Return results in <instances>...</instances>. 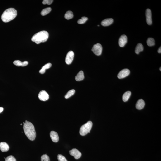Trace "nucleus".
Segmentation results:
<instances>
[{
	"instance_id": "f257e3e1",
	"label": "nucleus",
	"mask_w": 161,
	"mask_h": 161,
	"mask_svg": "<svg viewBox=\"0 0 161 161\" xmlns=\"http://www.w3.org/2000/svg\"><path fill=\"white\" fill-rule=\"evenodd\" d=\"M23 129L27 137L30 140L33 141L36 138V133L34 126L29 122H25L23 125Z\"/></svg>"
},
{
	"instance_id": "f03ea898",
	"label": "nucleus",
	"mask_w": 161,
	"mask_h": 161,
	"mask_svg": "<svg viewBox=\"0 0 161 161\" xmlns=\"http://www.w3.org/2000/svg\"><path fill=\"white\" fill-rule=\"evenodd\" d=\"M17 15V11L14 8H9L3 13L1 19L4 23H8L14 19Z\"/></svg>"
},
{
	"instance_id": "7ed1b4c3",
	"label": "nucleus",
	"mask_w": 161,
	"mask_h": 161,
	"mask_svg": "<svg viewBox=\"0 0 161 161\" xmlns=\"http://www.w3.org/2000/svg\"><path fill=\"white\" fill-rule=\"evenodd\" d=\"M48 37L49 34L47 31H42L34 35L31 38V40L36 44H38L46 41Z\"/></svg>"
},
{
	"instance_id": "20e7f679",
	"label": "nucleus",
	"mask_w": 161,
	"mask_h": 161,
	"mask_svg": "<svg viewBox=\"0 0 161 161\" xmlns=\"http://www.w3.org/2000/svg\"><path fill=\"white\" fill-rule=\"evenodd\" d=\"M93 123L91 121H89L87 123L82 125L80 128V134L82 136H85L88 133H90L91 129Z\"/></svg>"
},
{
	"instance_id": "39448f33",
	"label": "nucleus",
	"mask_w": 161,
	"mask_h": 161,
	"mask_svg": "<svg viewBox=\"0 0 161 161\" xmlns=\"http://www.w3.org/2000/svg\"><path fill=\"white\" fill-rule=\"evenodd\" d=\"M92 51L94 54L97 56H100L102 53V47L99 43H97L93 45Z\"/></svg>"
},
{
	"instance_id": "423d86ee",
	"label": "nucleus",
	"mask_w": 161,
	"mask_h": 161,
	"mask_svg": "<svg viewBox=\"0 0 161 161\" xmlns=\"http://www.w3.org/2000/svg\"><path fill=\"white\" fill-rule=\"evenodd\" d=\"M130 71L128 69H124L120 71L117 77L119 79H123L128 76L130 74Z\"/></svg>"
},
{
	"instance_id": "0eeeda50",
	"label": "nucleus",
	"mask_w": 161,
	"mask_h": 161,
	"mask_svg": "<svg viewBox=\"0 0 161 161\" xmlns=\"http://www.w3.org/2000/svg\"><path fill=\"white\" fill-rule=\"evenodd\" d=\"M38 97L41 101H46L48 99L49 95L46 91L43 90L39 92L38 94Z\"/></svg>"
},
{
	"instance_id": "6e6552de",
	"label": "nucleus",
	"mask_w": 161,
	"mask_h": 161,
	"mask_svg": "<svg viewBox=\"0 0 161 161\" xmlns=\"http://www.w3.org/2000/svg\"><path fill=\"white\" fill-rule=\"evenodd\" d=\"M74 57V53L73 51H70L67 53L65 58V62L67 65L71 64L73 61Z\"/></svg>"
},
{
	"instance_id": "1a4fd4ad",
	"label": "nucleus",
	"mask_w": 161,
	"mask_h": 161,
	"mask_svg": "<svg viewBox=\"0 0 161 161\" xmlns=\"http://www.w3.org/2000/svg\"><path fill=\"white\" fill-rule=\"evenodd\" d=\"M145 14L147 24L149 25H151L152 23V20L151 10L149 9H147L146 10Z\"/></svg>"
},
{
	"instance_id": "9d476101",
	"label": "nucleus",
	"mask_w": 161,
	"mask_h": 161,
	"mask_svg": "<svg viewBox=\"0 0 161 161\" xmlns=\"http://www.w3.org/2000/svg\"><path fill=\"white\" fill-rule=\"evenodd\" d=\"M70 154L74 156V158L78 159L81 157V153L76 149H73L69 151Z\"/></svg>"
},
{
	"instance_id": "9b49d317",
	"label": "nucleus",
	"mask_w": 161,
	"mask_h": 161,
	"mask_svg": "<svg viewBox=\"0 0 161 161\" xmlns=\"http://www.w3.org/2000/svg\"><path fill=\"white\" fill-rule=\"evenodd\" d=\"M128 38L125 35L121 36L119 40V45L120 47H123L127 44Z\"/></svg>"
},
{
	"instance_id": "f8f14e48",
	"label": "nucleus",
	"mask_w": 161,
	"mask_h": 161,
	"mask_svg": "<svg viewBox=\"0 0 161 161\" xmlns=\"http://www.w3.org/2000/svg\"><path fill=\"white\" fill-rule=\"evenodd\" d=\"M50 136L52 142L57 143L59 141V136L56 132L52 131L50 132Z\"/></svg>"
},
{
	"instance_id": "ddd939ff",
	"label": "nucleus",
	"mask_w": 161,
	"mask_h": 161,
	"mask_svg": "<svg viewBox=\"0 0 161 161\" xmlns=\"http://www.w3.org/2000/svg\"><path fill=\"white\" fill-rule=\"evenodd\" d=\"M145 105V103L142 99H140L137 101L136 104V107L138 110H141L144 108Z\"/></svg>"
},
{
	"instance_id": "4468645a",
	"label": "nucleus",
	"mask_w": 161,
	"mask_h": 161,
	"mask_svg": "<svg viewBox=\"0 0 161 161\" xmlns=\"http://www.w3.org/2000/svg\"><path fill=\"white\" fill-rule=\"evenodd\" d=\"M9 149V146L6 142H1L0 143V149L2 152L8 151Z\"/></svg>"
},
{
	"instance_id": "2eb2a0df",
	"label": "nucleus",
	"mask_w": 161,
	"mask_h": 161,
	"mask_svg": "<svg viewBox=\"0 0 161 161\" xmlns=\"http://www.w3.org/2000/svg\"><path fill=\"white\" fill-rule=\"evenodd\" d=\"M114 22V19H113L108 18L104 20L101 22V24L104 26H107L112 24Z\"/></svg>"
},
{
	"instance_id": "dca6fc26",
	"label": "nucleus",
	"mask_w": 161,
	"mask_h": 161,
	"mask_svg": "<svg viewBox=\"0 0 161 161\" xmlns=\"http://www.w3.org/2000/svg\"><path fill=\"white\" fill-rule=\"evenodd\" d=\"M13 63L17 66H24L28 65V62L27 61L22 62L19 60H16L14 61Z\"/></svg>"
},
{
	"instance_id": "f3484780",
	"label": "nucleus",
	"mask_w": 161,
	"mask_h": 161,
	"mask_svg": "<svg viewBox=\"0 0 161 161\" xmlns=\"http://www.w3.org/2000/svg\"><path fill=\"white\" fill-rule=\"evenodd\" d=\"M83 72L82 71H80L75 77L76 80L77 81H80L83 80L84 79Z\"/></svg>"
},
{
	"instance_id": "a211bd4d",
	"label": "nucleus",
	"mask_w": 161,
	"mask_h": 161,
	"mask_svg": "<svg viewBox=\"0 0 161 161\" xmlns=\"http://www.w3.org/2000/svg\"><path fill=\"white\" fill-rule=\"evenodd\" d=\"M51 66H52V64L51 63H49L45 64V65H44L42 67L41 69L39 71V72L40 73L42 74H44V73H45L46 70L50 68Z\"/></svg>"
},
{
	"instance_id": "6ab92c4d",
	"label": "nucleus",
	"mask_w": 161,
	"mask_h": 161,
	"mask_svg": "<svg viewBox=\"0 0 161 161\" xmlns=\"http://www.w3.org/2000/svg\"><path fill=\"white\" fill-rule=\"evenodd\" d=\"M131 95V92L130 91H128L126 92L123 94L122 97V99L124 102H127L129 99Z\"/></svg>"
},
{
	"instance_id": "aec40b11",
	"label": "nucleus",
	"mask_w": 161,
	"mask_h": 161,
	"mask_svg": "<svg viewBox=\"0 0 161 161\" xmlns=\"http://www.w3.org/2000/svg\"><path fill=\"white\" fill-rule=\"evenodd\" d=\"M143 50V46L140 43H138L136 46L135 49V52L137 54H138L140 52L142 51Z\"/></svg>"
},
{
	"instance_id": "412c9836",
	"label": "nucleus",
	"mask_w": 161,
	"mask_h": 161,
	"mask_svg": "<svg viewBox=\"0 0 161 161\" xmlns=\"http://www.w3.org/2000/svg\"><path fill=\"white\" fill-rule=\"evenodd\" d=\"M73 12L71 11H68L66 12L65 15V17L66 19L69 20L73 18Z\"/></svg>"
},
{
	"instance_id": "4be33fe9",
	"label": "nucleus",
	"mask_w": 161,
	"mask_h": 161,
	"mask_svg": "<svg viewBox=\"0 0 161 161\" xmlns=\"http://www.w3.org/2000/svg\"><path fill=\"white\" fill-rule=\"evenodd\" d=\"M147 45L149 46H152L155 45V41L153 38H149L147 41Z\"/></svg>"
},
{
	"instance_id": "5701e85b",
	"label": "nucleus",
	"mask_w": 161,
	"mask_h": 161,
	"mask_svg": "<svg viewBox=\"0 0 161 161\" xmlns=\"http://www.w3.org/2000/svg\"><path fill=\"white\" fill-rule=\"evenodd\" d=\"M51 8L48 7L45 8L42 10L41 14L42 16H44L48 14L51 11Z\"/></svg>"
},
{
	"instance_id": "b1692460",
	"label": "nucleus",
	"mask_w": 161,
	"mask_h": 161,
	"mask_svg": "<svg viewBox=\"0 0 161 161\" xmlns=\"http://www.w3.org/2000/svg\"><path fill=\"white\" fill-rule=\"evenodd\" d=\"M75 90L74 89L71 90L67 92L66 95L65 96V99H67L70 97H71L74 95L75 93Z\"/></svg>"
},
{
	"instance_id": "393cba45",
	"label": "nucleus",
	"mask_w": 161,
	"mask_h": 161,
	"mask_svg": "<svg viewBox=\"0 0 161 161\" xmlns=\"http://www.w3.org/2000/svg\"><path fill=\"white\" fill-rule=\"evenodd\" d=\"M88 19V18L87 17H81V19H79L78 20L77 23L79 24H84Z\"/></svg>"
},
{
	"instance_id": "a878e982",
	"label": "nucleus",
	"mask_w": 161,
	"mask_h": 161,
	"mask_svg": "<svg viewBox=\"0 0 161 161\" xmlns=\"http://www.w3.org/2000/svg\"><path fill=\"white\" fill-rule=\"evenodd\" d=\"M41 161H50L49 157L46 154L43 155L41 157Z\"/></svg>"
},
{
	"instance_id": "bb28decb",
	"label": "nucleus",
	"mask_w": 161,
	"mask_h": 161,
	"mask_svg": "<svg viewBox=\"0 0 161 161\" xmlns=\"http://www.w3.org/2000/svg\"><path fill=\"white\" fill-rule=\"evenodd\" d=\"M57 158L59 161H67L65 157L61 155H58Z\"/></svg>"
},
{
	"instance_id": "cd10ccee",
	"label": "nucleus",
	"mask_w": 161,
	"mask_h": 161,
	"mask_svg": "<svg viewBox=\"0 0 161 161\" xmlns=\"http://www.w3.org/2000/svg\"><path fill=\"white\" fill-rule=\"evenodd\" d=\"M5 161H17L15 158L12 156H10L7 157L5 159Z\"/></svg>"
},
{
	"instance_id": "c85d7f7f",
	"label": "nucleus",
	"mask_w": 161,
	"mask_h": 161,
	"mask_svg": "<svg viewBox=\"0 0 161 161\" xmlns=\"http://www.w3.org/2000/svg\"><path fill=\"white\" fill-rule=\"evenodd\" d=\"M53 1L52 0H43L42 3L44 5L47 4L48 5H50L52 4Z\"/></svg>"
},
{
	"instance_id": "c756f323",
	"label": "nucleus",
	"mask_w": 161,
	"mask_h": 161,
	"mask_svg": "<svg viewBox=\"0 0 161 161\" xmlns=\"http://www.w3.org/2000/svg\"><path fill=\"white\" fill-rule=\"evenodd\" d=\"M3 109H3V107H0V114L3 111Z\"/></svg>"
},
{
	"instance_id": "7c9ffc66",
	"label": "nucleus",
	"mask_w": 161,
	"mask_h": 161,
	"mask_svg": "<svg viewBox=\"0 0 161 161\" xmlns=\"http://www.w3.org/2000/svg\"><path fill=\"white\" fill-rule=\"evenodd\" d=\"M158 53H161V46L158 49Z\"/></svg>"
},
{
	"instance_id": "2f4dec72",
	"label": "nucleus",
	"mask_w": 161,
	"mask_h": 161,
	"mask_svg": "<svg viewBox=\"0 0 161 161\" xmlns=\"http://www.w3.org/2000/svg\"><path fill=\"white\" fill-rule=\"evenodd\" d=\"M160 70V71H161V67H160V68L159 69Z\"/></svg>"
},
{
	"instance_id": "473e14b6",
	"label": "nucleus",
	"mask_w": 161,
	"mask_h": 161,
	"mask_svg": "<svg viewBox=\"0 0 161 161\" xmlns=\"http://www.w3.org/2000/svg\"><path fill=\"white\" fill-rule=\"evenodd\" d=\"M27 122V121H25V122Z\"/></svg>"
},
{
	"instance_id": "72a5a7b5",
	"label": "nucleus",
	"mask_w": 161,
	"mask_h": 161,
	"mask_svg": "<svg viewBox=\"0 0 161 161\" xmlns=\"http://www.w3.org/2000/svg\"><path fill=\"white\" fill-rule=\"evenodd\" d=\"M24 123H25V122H23V124H24Z\"/></svg>"
},
{
	"instance_id": "f704fd0d",
	"label": "nucleus",
	"mask_w": 161,
	"mask_h": 161,
	"mask_svg": "<svg viewBox=\"0 0 161 161\" xmlns=\"http://www.w3.org/2000/svg\"><path fill=\"white\" fill-rule=\"evenodd\" d=\"M98 26H99V25H98Z\"/></svg>"
},
{
	"instance_id": "c9c22d12",
	"label": "nucleus",
	"mask_w": 161,
	"mask_h": 161,
	"mask_svg": "<svg viewBox=\"0 0 161 161\" xmlns=\"http://www.w3.org/2000/svg\"><path fill=\"white\" fill-rule=\"evenodd\" d=\"M21 125H22V124H21Z\"/></svg>"
}]
</instances>
